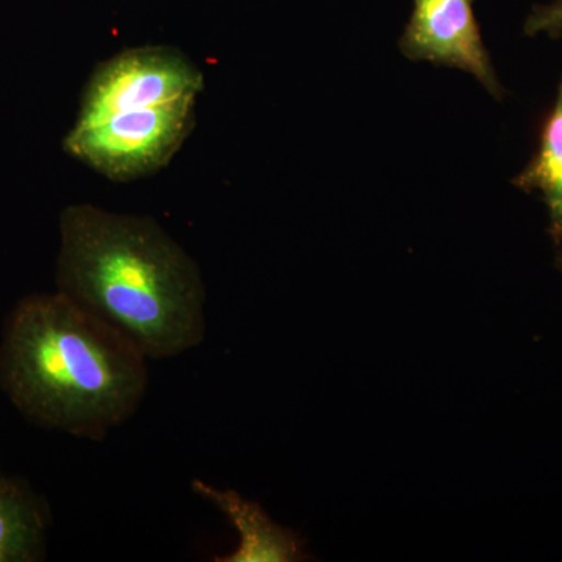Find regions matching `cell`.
Segmentation results:
<instances>
[{
  "label": "cell",
  "instance_id": "obj_1",
  "mask_svg": "<svg viewBox=\"0 0 562 562\" xmlns=\"http://www.w3.org/2000/svg\"><path fill=\"white\" fill-rule=\"evenodd\" d=\"M55 283L149 360L179 357L205 339L201 268L151 217L90 203L63 210Z\"/></svg>",
  "mask_w": 562,
  "mask_h": 562
},
{
  "label": "cell",
  "instance_id": "obj_2",
  "mask_svg": "<svg viewBox=\"0 0 562 562\" xmlns=\"http://www.w3.org/2000/svg\"><path fill=\"white\" fill-rule=\"evenodd\" d=\"M149 358L63 295L22 299L0 341V387L38 427L101 441L138 409Z\"/></svg>",
  "mask_w": 562,
  "mask_h": 562
},
{
  "label": "cell",
  "instance_id": "obj_3",
  "mask_svg": "<svg viewBox=\"0 0 562 562\" xmlns=\"http://www.w3.org/2000/svg\"><path fill=\"white\" fill-rule=\"evenodd\" d=\"M203 85L201 68L179 49L121 52L92 72L63 150L114 181L160 171L194 127Z\"/></svg>",
  "mask_w": 562,
  "mask_h": 562
},
{
  "label": "cell",
  "instance_id": "obj_4",
  "mask_svg": "<svg viewBox=\"0 0 562 562\" xmlns=\"http://www.w3.org/2000/svg\"><path fill=\"white\" fill-rule=\"evenodd\" d=\"M401 49L409 60L430 61L472 74L501 101L503 88L484 47L473 0H414Z\"/></svg>",
  "mask_w": 562,
  "mask_h": 562
},
{
  "label": "cell",
  "instance_id": "obj_5",
  "mask_svg": "<svg viewBox=\"0 0 562 562\" xmlns=\"http://www.w3.org/2000/svg\"><path fill=\"white\" fill-rule=\"evenodd\" d=\"M192 490L217 509L239 532V547L217 562H294L305 560L297 535L273 522L257 503L246 501L238 492L220 490L194 480Z\"/></svg>",
  "mask_w": 562,
  "mask_h": 562
},
{
  "label": "cell",
  "instance_id": "obj_6",
  "mask_svg": "<svg viewBox=\"0 0 562 562\" xmlns=\"http://www.w3.org/2000/svg\"><path fill=\"white\" fill-rule=\"evenodd\" d=\"M49 519L43 498L0 472V562L43 560Z\"/></svg>",
  "mask_w": 562,
  "mask_h": 562
},
{
  "label": "cell",
  "instance_id": "obj_7",
  "mask_svg": "<svg viewBox=\"0 0 562 562\" xmlns=\"http://www.w3.org/2000/svg\"><path fill=\"white\" fill-rule=\"evenodd\" d=\"M519 181L524 187L541 188L554 231L562 232V83L552 116L543 128L538 158Z\"/></svg>",
  "mask_w": 562,
  "mask_h": 562
},
{
  "label": "cell",
  "instance_id": "obj_8",
  "mask_svg": "<svg viewBox=\"0 0 562 562\" xmlns=\"http://www.w3.org/2000/svg\"><path fill=\"white\" fill-rule=\"evenodd\" d=\"M549 33L557 38L562 32V0L550 3V5L536 7L532 10L527 22H525V33L536 35V33Z\"/></svg>",
  "mask_w": 562,
  "mask_h": 562
}]
</instances>
